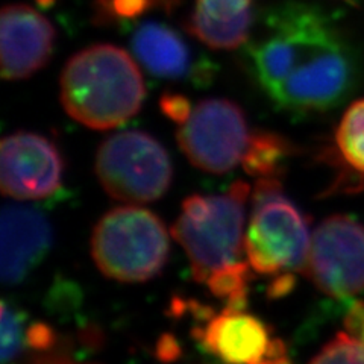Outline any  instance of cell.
Masks as SVG:
<instances>
[{
	"mask_svg": "<svg viewBox=\"0 0 364 364\" xmlns=\"http://www.w3.org/2000/svg\"><path fill=\"white\" fill-rule=\"evenodd\" d=\"M52 23L29 5H6L0 14V64L2 76L18 81L37 73L53 52Z\"/></svg>",
	"mask_w": 364,
	"mask_h": 364,
	"instance_id": "cell-11",
	"label": "cell"
},
{
	"mask_svg": "<svg viewBox=\"0 0 364 364\" xmlns=\"http://www.w3.org/2000/svg\"><path fill=\"white\" fill-rule=\"evenodd\" d=\"M329 298L350 301L364 291V225L337 214L317 226L304 267Z\"/></svg>",
	"mask_w": 364,
	"mask_h": 364,
	"instance_id": "cell-8",
	"label": "cell"
},
{
	"mask_svg": "<svg viewBox=\"0 0 364 364\" xmlns=\"http://www.w3.org/2000/svg\"><path fill=\"white\" fill-rule=\"evenodd\" d=\"M345 325L349 334L357 337L364 343V302H358L350 306Z\"/></svg>",
	"mask_w": 364,
	"mask_h": 364,
	"instance_id": "cell-23",
	"label": "cell"
},
{
	"mask_svg": "<svg viewBox=\"0 0 364 364\" xmlns=\"http://www.w3.org/2000/svg\"><path fill=\"white\" fill-rule=\"evenodd\" d=\"M96 173L108 195L127 203L155 202L172 182V161L164 146L140 131L117 132L100 144Z\"/></svg>",
	"mask_w": 364,
	"mask_h": 364,
	"instance_id": "cell-6",
	"label": "cell"
},
{
	"mask_svg": "<svg viewBox=\"0 0 364 364\" xmlns=\"http://www.w3.org/2000/svg\"><path fill=\"white\" fill-rule=\"evenodd\" d=\"M242 61L272 104L291 114L338 107L360 79L355 52L338 28L322 9L296 0L264 11Z\"/></svg>",
	"mask_w": 364,
	"mask_h": 364,
	"instance_id": "cell-1",
	"label": "cell"
},
{
	"mask_svg": "<svg viewBox=\"0 0 364 364\" xmlns=\"http://www.w3.org/2000/svg\"><path fill=\"white\" fill-rule=\"evenodd\" d=\"M135 61L144 70L172 82L207 85L215 68L173 26L158 20H134L123 25Z\"/></svg>",
	"mask_w": 364,
	"mask_h": 364,
	"instance_id": "cell-9",
	"label": "cell"
},
{
	"mask_svg": "<svg viewBox=\"0 0 364 364\" xmlns=\"http://www.w3.org/2000/svg\"><path fill=\"white\" fill-rule=\"evenodd\" d=\"M250 273L245 261H237L226 267L213 272L205 286L215 298L223 299L228 309L245 310L249 294Z\"/></svg>",
	"mask_w": 364,
	"mask_h": 364,
	"instance_id": "cell-17",
	"label": "cell"
},
{
	"mask_svg": "<svg viewBox=\"0 0 364 364\" xmlns=\"http://www.w3.org/2000/svg\"><path fill=\"white\" fill-rule=\"evenodd\" d=\"M26 317L16 306L2 304V364L14 363L26 348Z\"/></svg>",
	"mask_w": 364,
	"mask_h": 364,
	"instance_id": "cell-19",
	"label": "cell"
},
{
	"mask_svg": "<svg viewBox=\"0 0 364 364\" xmlns=\"http://www.w3.org/2000/svg\"><path fill=\"white\" fill-rule=\"evenodd\" d=\"M64 159L49 139L36 132H14L0 146V187L16 200L52 196L61 187Z\"/></svg>",
	"mask_w": 364,
	"mask_h": 364,
	"instance_id": "cell-10",
	"label": "cell"
},
{
	"mask_svg": "<svg viewBox=\"0 0 364 364\" xmlns=\"http://www.w3.org/2000/svg\"><path fill=\"white\" fill-rule=\"evenodd\" d=\"M336 143L343 161L364 175V99L355 100L341 117Z\"/></svg>",
	"mask_w": 364,
	"mask_h": 364,
	"instance_id": "cell-16",
	"label": "cell"
},
{
	"mask_svg": "<svg viewBox=\"0 0 364 364\" xmlns=\"http://www.w3.org/2000/svg\"><path fill=\"white\" fill-rule=\"evenodd\" d=\"M254 0H195L187 31L213 50L243 48L254 29Z\"/></svg>",
	"mask_w": 364,
	"mask_h": 364,
	"instance_id": "cell-14",
	"label": "cell"
},
{
	"mask_svg": "<svg viewBox=\"0 0 364 364\" xmlns=\"http://www.w3.org/2000/svg\"><path fill=\"white\" fill-rule=\"evenodd\" d=\"M310 246L309 220L284 195L279 178L257 179L245 237L250 267L261 275H294L305 267Z\"/></svg>",
	"mask_w": 364,
	"mask_h": 364,
	"instance_id": "cell-5",
	"label": "cell"
},
{
	"mask_svg": "<svg viewBox=\"0 0 364 364\" xmlns=\"http://www.w3.org/2000/svg\"><path fill=\"white\" fill-rule=\"evenodd\" d=\"M290 154L291 146L281 135L255 131L250 136L242 164L246 173L257 179L279 178L284 170V161Z\"/></svg>",
	"mask_w": 364,
	"mask_h": 364,
	"instance_id": "cell-15",
	"label": "cell"
},
{
	"mask_svg": "<svg viewBox=\"0 0 364 364\" xmlns=\"http://www.w3.org/2000/svg\"><path fill=\"white\" fill-rule=\"evenodd\" d=\"M179 0H96L95 16L102 25H119L141 18L158 9L170 11Z\"/></svg>",
	"mask_w": 364,
	"mask_h": 364,
	"instance_id": "cell-18",
	"label": "cell"
},
{
	"mask_svg": "<svg viewBox=\"0 0 364 364\" xmlns=\"http://www.w3.org/2000/svg\"><path fill=\"white\" fill-rule=\"evenodd\" d=\"M159 105H161V109L166 116L178 124L184 123L193 109L190 100L178 93H166L161 102H159Z\"/></svg>",
	"mask_w": 364,
	"mask_h": 364,
	"instance_id": "cell-21",
	"label": "cell"
},
{
	"mask_svg": "<svg viewBox=\"0 0 364 364\" xmlns=\"http://www.w3.org/2000/svg\"><path fill=\"white\" fill-rule=\"evenodd\" d=\"M178 144L188 161L207 173L223 175L243 161L252 136L245 112L228 99H205L178 128Z\"/></svg>",
	"mask_w": 364,
	"mask_h": 364,
	"instance_id": "cell-7",
	"label": "cell"
},
{
	"mask_svg": "<svg viewBox=\"0 0 364 364\" xmlns=\"http://www.w3.org/2000/svg\"><path fill=\"white\" fill-rule=\"evenodd\" d=\"M55 333L49 325L37 322L28 326L26 348L36 349L38 352H46L55 345Z\"/></svg>",
	"mask_w": 364,
	"mask_h": 364,
	"instance_id": "cell-22",
	"label": "cell"
},
{
	"mask_svg": "<svg viewBox=\"0 0 364 364\" xmlns=\"http://www.w3.org/2000/svg\"><path fill=\"white\" fill-rule=\"evenodd\" d=\"M310 364H364V343L349 333H338Z\"/></svg>",
	"mask_w": 364,
	"mask_h": 364,
	"instance_id": "cell-20",
	"label": "cell"
},
{
	"mask_svg": "<svg viewBox=\"0 0 364 364\" xmlns=\"http://www.w3.org/2000/svg\"><path fill=\"white\" fill-rule=\"evenodd\" d=\"M170 252L163 220L140 207H119L102 215L91 235V257L107 278L144 282L164 269Z\"/></svg>",
	"mask_w": 364,
	"mask_h": 364,
	"instance_id": "cell-4",
	"label": "cell"
},
{
	"mask_svg": "<svg viewBox=\"0 0 364 364\" xmlns=\"http://www.w3.org/2000/svg\"><path fill=\"white\" fill-rule=\"evenodd\" d=\"M196 337L207 352L225 364H259L275 340L258 317L228 306L196 331Z\"/></svg>",
	"mask_w": 364,
	"mask_h": 364,
	"instance_id": "cell-13",
	"label": "cell"
},
{
	"mask_svg": "<svg viewBox=\"0 0 364 364\" xmlns=\"http://www.w3.org/2000/svg\"><path fill=\"white\" fill-rule=\"evenodd\" d=\"M0 234V277L6 286H17L49 254L52 225L40 210L6 205Z\"/></svg>",
	"mask_w": 364,
	"mask_h": 364,
	"instance_id": "cell-12",
	"label": "cell"
},
{
	"mask_svg": "<svg viewBox=\"0 0 364 364\" xmlns=\"http://www.w3.org/2000/svg\"><path fill=\"white\" fill-rule=\"evenodd\" d=\"M259 364H293V363L289 357V352H287L286 345H284V341L275 338L273 340V345H272L269 355Z\"/></svg>",
	"mask_w": 364,
	"mask_h": 364,
	"instance_id": "cell-24",
	"label": "cell"
},
{
	"mask_svg": "<svg viewBox=\"0 0 364 364\" xmlns=\"http://www.w3.org/2000/svg\"><path fill=\"white\" fill-rule=\"evenodd\" d=\"M249 186L237 181L223 195L190 196L172 228L188 255L193 277L203 282L213 272L240 261Z\"/></svg>",
	"mask_w": 364,
	"mask_h": 364,
	"instance_id": "cell-3",
	"label": "cell"
},
{
	"mask_svg": "<svg viewBox=\"0 0 364 364\" xmlns=\"http://www.w3.org/2000/svg\"><path fill=\"white\" fill-rule=\"evenodd\" d=\"M61 102L68 116L91 129L117 128L140 111L146 87L139 63L114 44H93L63 68Z\"/></svg>",
	"mask_w": 364,
	"mask_h": 364,
	"instance_id": "cell-2",
	"label": "cell"
}]
</instances>
